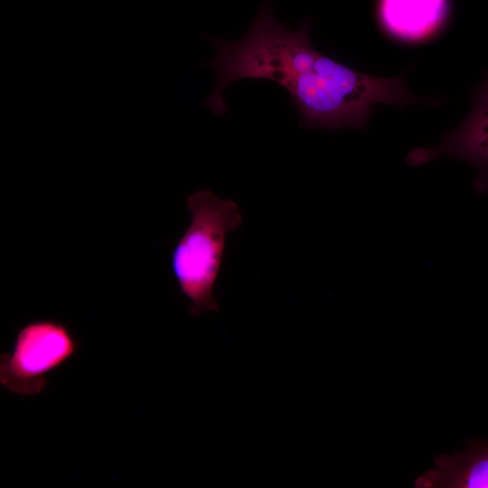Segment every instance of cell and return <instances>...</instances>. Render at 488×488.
Instances as JSON below:
<instances>
[{
    "label": "cell",
    "instance_id": "obj_1",
    "mask_svg": "<svg viewBox=\"0 0 488 488\" xmlns=\"http://www.w3.org/2000/svg\"><path fill=\"white\" fill-rule=\"evenodd\" d=\"M406 72L377 78L359 72L321 53L312 45L296 52L277 71L274 81L289 94L300 115V125L337 131L366 128L372 106L398 108L438 100L413 94L405 83Z\"/></svg>",
    "mask_w": 488,
    "mask_h": 488
},
{
    "label": "cell",
    "instance_id": "obj_2",
    "mask_svg": "<svg viewBox=\"0 0 488 488\" xmlns=\"http://www.w3.org/2000/svg\"><path fill=\"white\" fill-rule=\"evenodd\" d=\"M186 207L191 222L173 249L171 267L180 291L189 301V313L198 316L219 309L213 289L226 237L240 226L242 217L236 202L221 200L209 190L189 195Z\"/></svg>",
    "mask_w": 488,
    "mask_h": 488
},
{
    "label": "cell",
    "instance_id": "obj_3",
    "mask_svg": "<svg viewBox=\"0 0 488 488\" xmlns=\"http://www.w3.org/2000/svg\"><path fill=\"white\" fill-rule=\"evenodd\" d=\"M80 347L66 324L32 320L17 330L12 350L0 355V385L19 396L38 395L44 390L48 375L69 361Z\"/></svg>",
    "mask_w": 488,
    "mask_h": 488
},
{
    "label": "cell",
    "instance_id": "obj_4",
    "mask_svg": "<svg viewBox=\"0 0 488 488\" xmlns=\"http://www.w3.org/2000/svg\"><path fill=\"white\" fill-rule=\"evenodd\" d=\"M472 100L468 116L445 135L439 145L414 148L406 161L409 165H421L443 157L462 159L477 169L474 185L483 194L488 192V78L473 92Z\"/></svg>",
    "mask_w": 488,
    "mask_h": 488
},
{
    "label": "cell",
    "instance_id": "obj_5",
    "mask_svg": "<svg viewBox=\"0 0 488 488\" xmlns=\"http://www.w3.org/2000/svg\"><path fill=\"white\" fill-rule=\"evenodd\" d=\"M414 481L418 488H488V441L471 439L463 452L441 454Z\"/></svg>",
    "mask_w": 488,
    "mask_h": 488
},
{
    "label": "cell",
    "instance_id": "obj_6",
    "mask_svg": "<svg viewBox=\"0 0 488 488\" xmlns=\"http://www.w3.org/2000/svg\"><path fill=\"white\" fill-rule=\"evenodd\" d=\"M447 0H380L379 16L391 36L405 42H418L436 33L444 25Z\"/></svg>",
    "mask_w": 488,
    "mask_h": 488
}]
</instances>
